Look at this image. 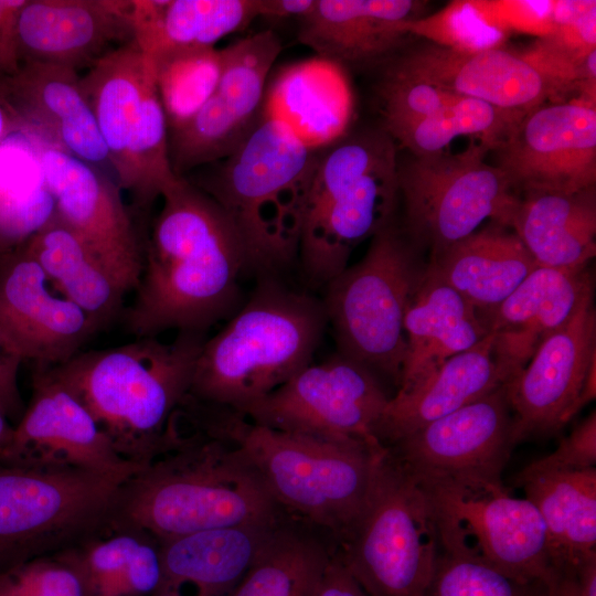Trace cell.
Wrapping results in <instances>:
<instances>
[{
  "label": "cell",
  "mask_w": 596,
  "mask_h": 596,
  "mask_svg": "<svg viewBox=\"0 0 596 596\" xmlns=\"http://www.w3.org/2000/svg\"><path fill=\"white\" fill-rule=\"evenodd\" d=\"M54 214L39 138L19 128L0 143V254L24 243Z\"/></svg>",
  "instance_id": "38"
},
{
  "label": "cell",
  "mask_w": 596,
  "mask_h": 596,
  "mask_svg": "<svg viewBox=\"0 0 596 596\" xmlns=\"http://www.w3.org/2000/svg\"><path fill=\"white\" fill-rule=\"evenodd\" d=\"M416 0H316L301 18L298 40L334 65L369 64L393 55L408 35L404 24L422 17Z\"/></svg>",
  "instance_id": "26"
},
{
  "label": "cell",
  "mask_w": 596,
  "mask_h": 596,
  "mask_svg": "<svg viewBox=\"0 0 596 596\" xmlns=\"http://www.w3.org/2000/svg\"><path fill=\"white\" fill-rule=\"evenodd\" d=\"M151 75V62L134 40L107 53L81 76L118 185Z\"/></svg>",
  "instance_id": "36"
},
{
  "label": "cell",
  "mask_w": 596,
  "mask_h": 596,
  "mask_svg": "<svg viewBox=\"0 0 596 596\" xmlns=\"http://www.w3.org/2000/svg\"><path fill=\"white\" fill-rule=\"evenodd\" d=\"M97 332L52 286L23 243L0 254V338L12 355L35 366L60 365Z\"/></svg>",
  "instance_id": "19"
},
{
  "label": "cell",
  "mask_w": 596,
  "mask_h": 596,
  "mask_svg": "<svg viewBox=\"0 0 596 596\" xmlns=\"http://www.w3.org/2000/svg\"><path fill=\"white\" fill-rule=\"evenodd\" d=\"M26 0H0V76L20 67L17 52V21Z\"/></svg>",
  "instance_id": "47"
},
{
  "label": "cell",
  "mask_w": 596,
  "mask_h": 596,
  "mask_svg": "<svg viewBox=\"0 0 596 596\" xmlns=\"http://www.w3.org/2000/svg\"><path fill=\"white\" fill-rule=\"evenodd\" d=\"M20 364L21 361L7 350L0 338V411L9 421L17 423L25 409L18 384Z\"/></svg>",
  "instance_id": "48"
},
{
  "label": "cell",
  "mask_w": 596,
  "mask_h": 596,
  "mask_svg": "<svg viewBox=\"0 0 596 596\" xmlns=\"http://www.w3.org/2000/svg\"><path fill=\"white\" fill-rule=\"evenodd\" d=\"M433 504L440 551L483 561L525 581L549 584L555 572L546 530L526 498L501 492L425 491Z\"/></svg>",
  "instance_id": "14"
},
{
  "label": "cell",
  "mask_w": 596,
  "mask_h": 596,
  "mask_svg": "<svg viewBox=\"0 0 596 596\" xmlns=\"http://www.w3.org/2000/svg\"><path fill=\"white\" fill-rule=\"evenodd\" d=\"M13 433V426L8 417L0 411V456L8 446Z\"/></svg>",
  "instance_id": "54"
},
{
  "label": "cell",
  "mask_w": 596,
  "mask_h": 596,
  "mask_svg": "<svg viewBox=\"0 0 596 596\" xmlns=\"http://www.w3.org/2000/svg\"><path fill=\"white\" fill-rule=\"evenodd\" d=\"M390 398L374 373L337 352L240 414L277 430L381 450L375 430Z\"/></svg>",
  "instance_id": "13"
},
{
  "label": "cell",
  "mask_w": 596,
  "mask_h": 596,
  "mask_svg": "<svg viewBox=\"0 0 596 596\" xmlns=\"http://www.w3.org/2000/svg\"><path fill=\"white\" fill-rule=\"evenodd\" d=\"M258 17L260 0H134V40L148 57L213 47Z\"/></svg>",
  "instance_id": "33"
},
{
  "label": "cell",
  "mask_w": 596,
  "mask_h": 596,
  "mask_svg": "<svg viewBox=\"0 0 596 596\" xmlns=\"http://www.w3.org/2000/svg\"><path fill=\"white\" fill-rule=\"evenodd\" d=\"M0 596H87L76 567L61 553L0 574Z\"/></svg>",
  "instance_id": "43"
},
{
  "label": "cell",
  "mask_w": 596,
  "mask_h": 596,
  "mask_svg": "<svg viewBox=\"0 0 596 596\" xmlns=\"http://www.w3.org/2000/svg\"><path fill=\"white\" fill-rule=\"evenodd\" d=\"M596 363L593 294L549 336L524 369L504 384L514 445L561 429L586 405L584 394Z\"/></svg>",
  "instance_id": "17"
},
{
  "label": "cell",
  "mask_w": 596,
  "mask_h": 596,
  "mask_svg": "<svg viewBox=\"0 0 596 596\" xmlns=\"http://www.w3.org/2000/svg\"><path fill=\"white\" fill-rule=\"evenodd\" d=\"M336 550L369 596L425 595L440 552L434 508L385 449L365 508Z\"/></svg>",
  "instance_id": "9"
},
{
  "label": "cell",
  "mask_w": 596,
  "mask_h": 596,
  "mask_svg": "<svg viewBox=\"0 0 596 596\" xmlns=\"http://www.w3.org/2000/svg\"><path fill=\"white\" fill-rule=\"evenodd\" d=\"M593 294L586 266L534 268L489 315L483 317L492 336L496 360L508 382L528 364L541 343L566 323Z\"/></svg>",
  "instance_id": "25"
},
{
  "label": "cell",
  "mask_w": 596,
  "mask_h": 596,
  "mask_svg": "<svg viewBox=\"0 0 596 596\" xmlns=\"http://www.w3.org/2000/svg\"><path fill=\"white\" fill-rule=\"evenodd\" d=\"M491 150L480 141L458 153L412 156L398 163L403 231L416 247L435 256L489 219L509 227L520 196L500 168L483 161Z\"/></svg>",
  "instance_id": "11"
},
{
  "label": "cell",
  "mask_w": 596,
  "mask_h": 596,
  "mask_svg": "<svg viewBox=\"0 0 596 596\" xmlns=\"http://www.w3.org/2000/svg\"><path fill=\"white\" fill-rule=\"evenodd\" d=\"M509 227L538 266L584 267L596 254L595 185L574 193H525Z\"/></svg>",
  "instance_id": "32"
},
{
  "label": "cell",
  "mask_w": 596,
  "mask_h": 596,
  "mask_svg": "<svg viewBox=\"0 0 596 596\" xmlns=\"http://www.w3.org/2000/svg\"><path fill=\"white\" fill-rule=\"evenodd\" d=\"M0 88L21 128L116 181L78 72L52 64L22 63L15 73L0 76Z\"/></svg>",
  "instance_id": "24"
},
{
  "label": "cell",
  "mask_w": 596,
  "mask_h": 596,
  "mask_svg": "<svg viewBox=\"0 0 596 596\" xmlns=\"http://www.w3.org/2000/svg\"><path fill=\"white\" fill-rule=\"evenodd\" d=\"M168 132L190 120L213 94L222 72V51L181 50L149 57Z\"/></svg>",
  "instance_id": "40"
},
{
  "label": "cell",
  "mask_w": 596,
  "mask_h": 596,
  "mask_svg": "<svg viewBox=\"0 0 596 596\" xmlns=\"http://www.w3.org/2000/svg\"><path fill=\"white\" fill-rule=\"evenodd\" d=\"M513 190L574 193L596 182V108L582 98L526 111L494 147Z\"/></svg>",
  "instance_id": "16"
},
{
  "label": "cell",
  "mask_w": 596,
  "mask_h": 596,
  "mask_svg": "<svg viewBox=\"0 0 596 596\" xmlns=\"http://www.w3.org/2000/svg\"><path fill=\"white\" fill-rule=\"evenodd\" d=\"M244 141L202 181L232 223L247 268L274 277L298 258L317 149L281 117L263 108Z\"/></svg>",
  "instance_id": "5"
},
{
  "label": "cell",
  "mask_w": 596,
  "mask_h": 596,
  "mask_svg": "<svg viewBox=\"0 0 596 596\" xmlns=\"http://www.w3.org/2000/svg\"><path fill=\"white\" fill-rule=\"evenodd\" d=\"M221 51L222 72L213 94L190 120L168 132L170 163L179 178L227 158L248 136L263 111L266 81L281 43L266 30Z\"/></svg>",
  "instance_id": "15"
},
{
  "label": "cell",
  "mask_w": 596,
  "mask_h": 596,
  "mask_svg": "<svg viewBox=\"0 0 596 596\" xmlns=\"http://www.w3.org/2000/svg\"><path fill=\"white\" fill-rule=\"evenodd\" d=\"M427 265L481 318L493 311L538 267L519 237L493 222L432 256Z\"/></svg>",
  "instance_id": "30"
},
{
  "label": "cell",
  "mask_w": 596,
  "mask_h": 596,
  "mask_svg": "<svg viewBox=\"0 0 596 596\" xmlns=\"http://www.w3.org/2000/svg\"><path fill=\"white\" fill-rule=\"evenodd\" d=\"M39 148L56 216L99 255L127 292L135 290L145 243L119 185L97 168L40 138Z\"/></svg>",
  "instance_id": "20"
},
{
  "label": "cell",
  "mask_w": 596,
  "mask_h": 596,
  "mask_svg": "<svg viewBox=\"0 0 596 596\" xmlns=\"http://www.w3.org/2000/svg\"><path fill=\"white\" fill-rule=\"evenodd\" d=\"M394 222L371 238L363 258L326 286L322 300L338 353L400 387L404 317L427 265Z\"/></svg>",
  "instance_id": "8"
},
{
  "label": "cell",
  "mask_w": 596,
  "mask_h": 596,
  "mask_svg": "<svg viewBox=\"0 0 596 596\" xmlns=\"http://www.w3.org/2000/svg\"><path fill=\"white\" fill-rule=\"evenodd\" d=\"M504 384L385 447L424 491H505L502 473L513 447Z\"/></svg>",
  "instance_id": "12"
},
{
  "label": "cell",
  "mask_w": 596,
  "mask_h": 596,
  "mask_svg": "<svg viewBox=\"0 0 596 596\" xmlns=\"http://www.w3.org/2000/svg\"><path fill=\"white\" fill-rule=\"evenodd\" d=\"M286 520L207 530L160 542L161 576L152 596H227Z\"/></svg>",
  "instance_id": "27"
},
{
  "label": "cell",
  "mask_w": 596,
  "mask_h": 596,
  "mask_svg": "<svg viewBox=\"0 0 596 596\" xmlns=\"http://www.w3.org/2000/svg\"><path fill=\"white\" fill-rule=\"evenodd\" d=\"M205 340L198 332H178L171 342L136 338L82 351L50 369L87 408L117 455L141 468L170 447L172 421Z\"/></svg>",
  "instance_id": "3"
},
{
  "label": "cell",
  "mask_w": 596,
  "mask_h": 596,
  "mask_svg": "<svg viewBox=\"0 0 596 596\" xmlns=\"http://www.w3.org/2000/svg\"><path fill=\"white\" fill-rule=\"evenodd\" d=\"M547 596H578L574 576L555 573L547 584Z\"/></svg>",
  "instance_id": "53"
},
{
  "label": "cell",
  "mask_w": 596,
  "mask_h": 596,
  "mask_svg": "<svg viewBox=\"0 0 596 596\" xmlns=\"http://www.w3.org/2000/svg\"><path fill=\"white\" fill-rule=\"evenodd\" d=\"M171 447L123 483L108 522L159 542L289 519L226 439L175 419Z\"/></svg>",
  "instance_id": "2"
},
{
  "label": "cell",
  "mask_w": 596,
  "mask_h": 596,
  "mask_svg": "<svg viewBox=\"0 0 596 596\" xmlns=\"http://www.w3.org/2000/svg\"><path fill=\"white\" fill-rule=\"evenodd\" d=\"M60 553L76 567L87 596H152L160 581V542L108 521Z\"/></svg>",
  "instance_id": "35"
},
{
  "label": "cell",
  "mask_w": 596,
  "mask_h": 596,
  "mask_svg": "<svg viewBox=\"0 0 596 596\" xmlns=\"http://www.w3.org/2000/svg\"><path fill=\"white\" fill-rule=\"evenodd\" d=\"M540 512L555 573L574 574L596 555V468L518 476Z\"/></svg>",
  "instance_id": "34"
},
{
  "label": "cell",
  "mask_w": 596,
  "mask_h": 596,
  "mask_svg": "<svg viewBox=\"0 0 596 596\" xmlns=\"http://www.w3.org/2000/svg\"><path fill=\"white\" fill-rule=\"evenodd\" d=\"M573 576L578 596H596V555L582 562Z\"/></svg>",
  "instance_id": "51"
},
{
  "label": "cell",
  "mask_w": 596,
  "mask_h": 596,
  "mask_svg": "<svg viewBox=\"0 0 596 596\" xmlns=\"http://www.w3.org/2000/svg\"><path fill=\"white\" fill-rule=\"evenodd\" d=\"M52 286L99 331L120 315L126 289L99 255L54 216L24 243Z\"/></svg>",
  "instance_id": "31"
},
{
  "label": "cell",
  "mask_w": 596,
  "mask_h": 596,
  "mask_svg": "<svg viewBox=\"0 0 596 596\" xmlns=\"http://www.w3.org/2000/svg\"><path fill=\"white\" fill-rule=\"evenodd\" d=\"M178 179L170 163L168 124L152 73L130 135L119 188L130 193L136 209L147 213Z\"/></svg>",
  "instance_id": "39"
},
{
  "label": "cell",
  "mask_w": 596,
  "mask_h": 596,
  "mask_svg": "<svg viewBox=\"0 0 596 596\" xmlns=\"http://www.w3.org/2000/svg\"><path fill=\"white\" fill-rule=\"evenodd\" d=\"M198 421L203 430L237 448L286 514L336 546L362 514L385 449L277 430L211 405L199 407Z\"/></svg>",
  "instance_id": "4"
},
{
  "label": "cell",
  "mask_w": 596,
  "mask_h": 596,
  "mask_svg": "<svg viewBox=\"0 0 596 596\" xmlns=\"http://www.w3.org/2000/svg\"><path fill=\"white\" fill-rule=\"evenodd\" d=\"M385 65L510 111L526 113L565 93L520 52L504 47L461 53L430 43L408 50Z\"/></svg>",
  "instance_id": "23"
},
{
  "label": "cell",
  "mask_w": 596,
  "mask_h": 596,
  "mask_svg": "<svg viewBox=\"0 0 596 596\" xmlns=\"http://www.w3.org/2000/svg\"><path fill=\"white\" fill-rule=\"evenodd\" d=\"M396 143L382 128L334 141L319 153L298 258L306 281L327 286L353 248L393 223L400 196Z\"/></svg>",
  "instance_id": "7"
},
{
  "label": "cell",
  "mask_w": 596,
  "mask_h": 596,
  "mask_svg": "<svg viewBox=\"0 0 596 596\" xmlns=\"http://www.w3.org/2000/svg\"><path fill=\"white\" fill-rule=\"evenodd\" d=\"M21 128V123L0 88V143Z\"/></svg>",
  "instance_id": "52"
},
{
  "label": "cell",
  "mask_w": 596,
  "mask_h": 596,
  "mask_svg": "<svg viewBox=\"0 0 596 596\" xmlns=\"http://www.w3.org/2000/svg\"><path fill=\"white\" fill-rule=\"evenodd\" d=\"M507 382L496 360L492 336L488 334L471 349L446 360L408 391L391 397L375 436L386 447Z\"/></svg>",
  "instance_id": "28"
},
{
  "label": "cell",
  "mask_w": 596,
  "mask_h": 596,
  "mask_svg": "<svg viewBox=\"0 0 596 596\" xmlns=\"http://www.w3.org/2000/svg\"><path fill=\"white\" fill-rule=\"evenodd\" d=\"M424 596H547V584L520 579L483 561L440 551Z\"/></svg>",
  "instance_id": "42"
},
{
  "label": "cell",
  "mask_w": 596,
  "mask_h": 596,
  "mask_svg": "<svg viewBox=\"0 0 596 596\" xmlns=\"http://www.w3.org/2000/svg\"><path fill=\"white\" fill-rule=\"evenodd\" d=\"M327 317L321 300L263 277L196 359L188 395L242 413L311 364Z\"/></svg>",
  "instance_id": "6"
},
{
  "label": "cell",
  "mask_w": 596,
  "mask_h": 596,
  "mask_svg": "<svg viewBox=\"0 0 596 596\" xmlns=\"http://www.w3.org/2000/svg\"><path fill=\"white\" fill-rule=\"evenodd\" d=\"M315 4L316 0H260V17L300 20L313 9Z\"/></svg>",
  "instance_id": "50"
},
{
  "label": "cell",
  "mask_w": 596,
  "mask_h": 596,
  "mask_svg": "<svg viewBox=\"0 0 596 596\" xmlns=\"http://www.w3.org/2000/svg\"><path fill=\"white\" fill-rule=\"evenodd\" d=\"M334 549L319 531L288 519L227 596H312Z\"/></svg>",
  "instance_id": "37"
},
{
  "label": "cell",
  "mask_w": 596,
  "mask_h": 596,
  "mask_svg": "<svg viewBox=\"0 0 596 596\" xmlns=\"http://www.w3.org/2000/svg\"><path fill=\"white\" fill-rule=\"evenodd\" d=\"M312 596H369L334 549Z\"/></svg>",
  "instance_id": "49"
},
{
  "label": "cell",
  "mask_w": 596,
  "mask_h": 596,
  "mask_svg": "<svg viewBox=\"0 0 596 596\" xmlns=\"http://www.w3.org/2000/svg\"><path fill=\"white\" fill-rule=\"evenodd\" d=\"M404 31L461 53L503 47L510 34L491 12L488 0L451 1L433 14L406 22Z\"/></svg>",
  "instance_id": "41"
},
{
  "label": "cell",
  "mask_w": 596,
  "mask_h": 596,
  "mask_svg": "<svg viewBox=\"0 0 596 596\" xmlns=\"http://www.w3.org/2000/svg\"><path fill=\"white\" fill-rule=\"evenodd\" d=\"M132 10L130 0H26L17 21L19 62L88 70L134 41Z\"/></svg>",
  "instance_id": "22"
},
{
  "label": "cell",
  "mask_w": 596,
  "mask_h": 596,
  "mask_svg": "<svg viewBox=\"0 0 596 596\" xmlns=\"http://www.w3.org/2000/svg\"><path fill=\"white\" fill-rule=\"evenodd\" d=\"M406 353L397 392L427 377L489 333L479 312L427 265L404 317Z\"/></svg>",
  "instance_id": "29"
},
{
  "label": "cell",
  "mask_w": 596,
  "mask_h": 596,
  "mask_svg": "<svg viewBox=\"0 0 596 596\" xmlns=\"http://www.w3.org/2000/svg\"><path fill=\"white\" fill-rule=\"evenodd\" d=\"M552 17L553 30L542 39L581 65L596 50V1L554 0Z\"/></svg>",
  "instance_id": "44"
},
{
  "label": "cell",
  "mask_w": 596,
  "mask_h": 596,
  "mask_svg": "<svg viewBox=\"0 0 596 596\" xmlns=\"http://www.w3.org/2000/svg\"><path fill=\"white\" fill-rule=\"evenodd\" d=\"M596 466V414L593 412L550 455L528 465L520 476L579 471Z\"/></svg>",
  "instance_id": "45"
},
{
  "label": "cell",
  "mask_w": 596,
  "mask_h": 596,
  "mask_svg": "<svg viewBox=\"0 0 596 596\" xmlns=\"http://www.w3.org/2000/svg\"><path fill=\"white\" fill-rule=\"evenodd\" d=\"M161 198L124 322L136 338L206 333L238 302L245 252L220 205L189 179L179 178Z\"/></svg>",
  "instance_id": "1"
},
{
  "label": "cell",
  "mask_w": 596,
  "mask_h": 596,
  "mask_svg": "<svg viewBox=\"0 0 596 596\" xmlns=\"http://www.w3.org/2000/svg\"><path fill=\"white\" fill-rule=\"evenodd\" d=\"M488 3L493 15L509 33L544 38L553 30L554 1L488 0Z\"/></svg>",
  "instance_id": "46"
},
{
  "label": "cell",
  "mask_w": 596,
  "mask_h": 596,
  "mask_svg": "<svg viewBox=\"0 0 596 596\" xmlns=\"http://www.w3.org/2000/svg\"><path fill=\"white\" fill-rule=\"evenodd\" d=\"M1 465L36 469L135 472L87 408L50 368L35 366L32 396L0 456Z\"/></svg>",
  "instance_id": "18"
},
{
  "label": "cell",
  "mask_w": 596,
  "mask_h": 596,
  "mask_svg": "<svg viewBox=\"0 0 596 596\" xmlns=\"http://www.w3.org/2000/svg\"><path fill=\"white\" fill-rule=\"evenodd\" d=\"M377 96L382 129L414 157L446 152L459 136H477L493 149L525 114L456 95L387 65Z\"/></svg>",
  "instance_id": "21"
},
{
  "label": "cell",
  "mask_w": 596,
  "mask_h": 596,
  "mask_svg": "<svg viewBox=\"0 0 596 596\" xmlns=\"http://www.w3.org/2000/svg\"><path fill=\"white\" fill-rule=\"evenodd\" d=\"M132 473L0 464V574L65 551L103 526Z\"/></svg>",
  "instance_id": "10"
}]
</instances>
